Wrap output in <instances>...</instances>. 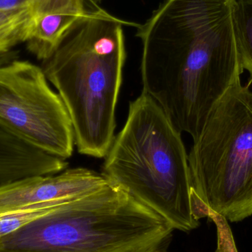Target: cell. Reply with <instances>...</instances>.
I'll return each instance as SVG.
<instances>
[{"label": "cell", "mask_w": 252, "mask_h": 252, "mask_svg": "<svg viewBox=\"0 0 252 252\" xmlns=\"http://www.w3.org/2000/svg\"><path fill=\"white\" fill-rule=\"evenodd\" d=\"M17 59H19V52L16 50L0 53V66Z\"/></svg>", "instance_id": "obj_13"}, {"label": "cell", "mask_w": 252, "mask_h": 252, "mask_svg": "<svg viewBox=\"0 0 252 252\" xmlns=\"http://www.w3.org/2000/svg\"><path fill=\"white\" fill-rule=\"evenodd\" d=\"M41 66L19 59L0 66V129L21 142L66 160L75 145L73 126Z\"/></svg>", "instance_id": "obj_6"}, {"label": "cell", "mask_w": 252, "mask_h": 252, "mask_svg": "<svg viewBox=\"0 0 252 252\" xmlns=\"http://www.w3.org/2000/svg\"><path fill=\"white\" fill-rule=\"evenodd\" d=\"M210 219L216 223L218 232V247L216 252H238L227 220L217 214Z\"/></svg>", "instance_id": "obj_11"}, {"label": "cell", "mask_w": 252, "mask_h": 252, "mask_svg": "<svg viewBox=\"0 0 252 252\" xmlns=\"http://www.w3.org/2000/svg\"><path fill=\"white\" fill-rule=\"evenodd\" d=\"M156 252H165L161 251V250H158V251H157Z\"/></svg>", "instance_id": "obj_16"}, {"label": "cell", "mask_w": 252, "mask_h": 252, "mask_svg": "<svg viewBox=\"0 0 252 252\" xmlns=\"http://www.w3.org/2000/svg\"><path fill=\"white\" fill-rule=\"evenodd\" d=\"M34 18L28 50L38 60H45L57 48L72 25L87 12L85 0H30Z\"/></svg>", "instance_id": "obj_8"}, {"label": "cell", "mask_w": 252, "mask_h": 252, "mask_svg": "<svg viewBox=\"0 0 252 252\" xmlns=\"http://www.w3.org/2000/svg\"><path fill=\"white\" fill-rule=\"evenodd\" d=\"M124 24L102 9L87 10L41 62L67 109L82 155L105 158L115 139L126 59Z\"/></svg>", "instance_id": "obj_2"}, {"label": "cell", "mask_w": 252, "mask_h": 252, "mask_svg": "<svg viewBox=\"0 0 252 252\" xmlns=\"http://www.w3.org/2000/svg\"><path fill=\"white\" fill-rule=\"evenodd\" d=\"M174 230L125 190L108 182L55 204L0 237V252H156Z\"/></svg>", "instance_id": "obj_4"}, {"label": "cell", "mask_w": 252, "mask_h": 252, "mask_svg": "<svg viewBox=\"0 0 252 252\" xmlns=\"http://www.w3.org/2000/svg\"><path fill=\"white\" fill-rule=\"evenodd\" d=\"M252 84V77L251 78H250V81H249L248 85L250 86V84Z\"/></svg>", "instance_id": "obj_15"}, {"label": "cell", "mask_w": 252, "mask_h": 252, "mask_svg": "<svg viewBox=\"0 0 252 252\" xmlns=\"http://www.w3.org/2000/svg\"><path fill=\"white\" fill-rule=\"evenodd\" d=\"M108 182L102 173L83 167L66 168L56 174L28 176L0 188V215L34 204L75 198Z\"/></svg>", "instance_id": "obj_7"}, {"label": "cell", "mask_w": 252, "mask_h": 252, "mask_svg": "<svg viewBox=\"0 0 252 252\" xmlns=\"http://www.w3.org/2000/svg\"><path fill=\"white\" fill-rule=\"evenodd\" d=\"M33 18L30 1L22 7L0 10V53L11 51L18 44L28 41Z\"/></svg>", "instance_id": "obj_9"}, {"label": "cell", "mask_w": 252, "mask_h": 252, "mask_svg": "<svg viewBox=\"0 0 252 252\" xmlns=\"http://www.w3.org/2000/svg\"><path fill=\"white\" fill-rule=\"evenodd\" d=\"M235 35L243 69L252 77V0H237L234 12Z\"/></svg>", "instance_id": "obj_10"}, {"label": "cell", "mask_w": 252, "mask_h": 252, "mask_svg": "<svg viewBox=\"0 0 252 252\" xmlns=\"http://www.w3.org/2000/svg\"><path fill=\"white\" fill-rule=\"evenodd\" d=\"M88 1L91 2L92 4H97L101 2L102 0H88Z\"/></svg>", "instance_id": "obj_14"}, {"label": "cell", "mask_w": 252, "mask_h": 252, "mask_svg": "<svg viewBox=\"0 0 252 252\" xmlns=\"http://www.w3.org/2000/svg\"><path fill=\"white\" fill-rule=\"evenodd\" d=\"M200 218L252 216V91L238 79L209 114L188 154Z\"/></svg>", "instance_id": "obj_5"}, {"label": "cell", "mask_w": 252, "mask_h": 252, "mask_svg": "<svg viewBox=\"0 0 252 252\" xmlns=\"http://www.w3.org/2000/svg\"><path fill=\"white\" fill-rule=\"evenodd\" d=\"M29 1L30 0H0V10L22 7L28 4Z\"/></svg>", "instance_id": "obj_12"}, {"label": "cell", "mask_w": 252, "mask_h": 252, "mask_svg": "<svg viewBox=\"0 0 252 252\" xmlns=\"http://www.w3.org/2000/svg\"><path fill=\"white\" fill-rule=\"evenodd\" d=\"M101 173L173 229L189 232L199 226L182 133L143 92L129 103L125 125L115 136Z\"/></svg>", "instance_id": "obj_3"}, {"label": "cell", "mask_w": 252, "mask_h": 252, "mask_svg": "<svg viewBox=\"0 0 252 252\" xmlns=\"http://www.w3.org/2000/svg\"><path fill=\"white\" fill-rule=\"evenodd\" d=\"M236 2L164 0L137 25L142 92L193 140L244 72L234 22Z\"/></svg>", "instance_id": "obj_1"}]
</instances>
